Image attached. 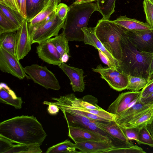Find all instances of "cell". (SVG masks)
I'll return each mask as SVG.
<instances>
[{
  "label": "cell",
  "mask_w": 153,
  "mask_h": 153,
  "mask_svg": "<svg viewBox=\"0 0 153 153\" xmlns=\"http://www.w3.org/2000/svg\"><path fill=\"white\" fill-rule=\"evenodd\" d=\"M38 44L36 53L39 58L49 64L58 66L61 64V56L52 42L48 40Z\"/></svg>",
  "instance_id": "9a60e30c"
},
{
  "label": "cell",
  "mask_w": 153,
  "mask_h": 153,
  "mask_svg": "<svg viewBox=\"0 0 153 153\" xmlns=\"http://www.w3.org/2000/svg\"><path fill=\"white\" fill-rule=\"evenodd\" d=\"M65 19L62 33L69 41H84V35L81 30L87 27L91 16L95 11H99L96 3L90 2L73 4Z\"/></svg>",
  "instance_id": "3957f363"
},
{
  "label": "cell",
  "mask_w": 153,
  "mask_h": 153,
  "mask_svg": "<svg viewBox=\"0 0 153 153\" xmlns=\"http://www.w3.org/2000/svg\"><path fill=\"white\" fill-rule=\"evenodd\" d=\"M97 0H77L76 1L73 2L75 4H80L90 2L97 1Z\"/></svg>",
  "instance_id": "f907efd6"
},
{
  "label": "cell",
  "mask_w": 153,
  "mask_h": 153,
  "mask_svg": "<svg viewBox=\"0 0 153 153\" xmlns=\"http://www.w3.org/2000/svg\"><path fill=\"white\" fill-rule=\"evenodd\" d=\"M70 57V54L67 53H65L61 57V62L63 63L66 62L68 60Z\"/></svg>",
  "instance_id": "681fc988"
},
{
  "label": "cell",
  "mask_w": 153,
  "mask_h": 153,
  "mask_svg": "<svg viewBox=\"0 0 153 153\" xmlns=\"http://www.w3.org/2000/svg\"><path fill=\"white\" fill-rule=\"evenodd\" d=\"M76 149L80 153H109L118 146L111 140L89 141L74 143Z\"/></svg>",
  "instance_id": "8fae6325"
},
{
  "label": "cell",
  "mask_w": 153,
  "mask_h": 153,
  "mask_svg": "<svg viewBox=\"0 0 153 153\" xmlns=\"http://www.w3.org/2000/svg\"><path fill=\"white\" fill-rule=\"evenodd\" d=\"M0 4L20 13L18 0H0Z\"/></svg>",
  "instance_id": "f35d334b"
},
{
  "label": "cell",
  "mask_w": 153,
  "mask_h": 153,
  "mask_svg": "<svg viewBox=\"0 0 153 153\" xmlns=\"http://www.w3.org/2000/svg\"><path fill=\"white\" fill-rule=\"evenodd\" d=\"M128 80L127 89L134 92H138L143 88L148 82L144 78L131 75L127 76Z\"/></svg>",
  "instance_id": "1f68e13d"
},
{
  "label": "cell",
  "mask_w": 153,
  "mask_h": 153,
  "mask_svg": "<svg viewBox=\"0 0 153 153\" xmlns=\"http://www.w3.org/2000/svg\"><path fill=\"white\" fill-rule=\"evenodd\" d=\"M141 91H128L120 94L108 107L107 111L117 116L134 103L140 96Z\"/></svg>",
  "instance_id": "5bb4252c"
},
{
  "label": "cell",
  "mask_w": 153,
  "mask_h": 153,
  "mask_svg": "<svg viewBox=\"0 0 153 153\" xmlns=\"http://www.w3.org/2000/svg\"><path fill=\"white\" fill-rule=\"evenodd\" d=\"M153 56L150 66L149 78L151 80L153 77Z\"/></svg>",
  "instance_id": "816d5d0a"
},
{
  "label": "cell",
  "mask_w": 153,
  "mask_h": 153,
  "mask_svg": "<svg viewBox=\"0 0 153 153\" xmlns=\"http://www.w3.org/2000/svg\"><path fill=\"white\" fill-rule=\"evenodd\" d=\"M147 128L153 138V120L146 125Z\"/></svg>",
  "instance_id": "c3c4849f"
},
{
  "label": "cell",
  "mask_w": 153,
  "mask_h": 153,
  "mask_svg": "<svg viewBox=\"0 0 153 153\" xmlns=\"http://www.w3.org/2000/svg\"><path fill=\"white\" fill-rule=\"evenodd\" d=\"M65 21L57 17L54 10L50 18L30 35L32 44L40 43L58 35L59 31L64 27Z\"/></svg>",
  "instance_id": "8992f818"
},
{
  "label": "cell",
  "mask_w": 153,
  "mask_h": 153,
  "mask_svg": "<svg viewBox=\"0 0 153 153\" xmlns=\"http://www.w3.org/2000/svg\"><path fill=\"white\" fill-rule=\"evenodd\" d=\"M55 9L52 7H44L40 12L27 22L30 35L50 18Z\"/></svg>",
  "instance_id": "603a6c76"
},
{
  "label": "cell",
  "mask_w": 153,
  "mask_h": 153,
  "mask_svg": "<svg viewBox=\"0 0 153 153\" xmlns=\"http://www.w3.org/2000/svg\"><path fill=\"white\" fill-rule=\"evenodd\" d=\"M16 36L15 32L6 33L0 35V47L16 56Z\"/></svg>",
  "instance_id": "cb8c5ba5"
},
{
  "label": "cell",
  "mask_w": 153,
  "mask_h": 153,
  "mask_svg": "<svg viewBox=\"0 0 153 153\" xmlns=\"http://www.w3.org/2000/svg\"><path fill=\"white\" fill-rule=\"evenodd\" d=\"M70 7L63 3H60L55 9L56 15L61 20H65L67 15L70 10Z\"/></svg>",
  "instance_id": "74e56055"
},
{
  "label": "cell",
  "mask_w": 153,
  "mask_h": 153,
  "mask_svg": "<svg viewBox=\"0 0 153 153\" xmlns=\"http://www.w3.org/2000/svg\"><path fill=\"white\" fill-rule=\"evenodd\" d=\"M68 125L81 127L97 132L99 128L94 122V120L86 117L75 115L62 111Z\"/></svg>",
  "instance_id": "ffe728a7"
},
{
  "label": "cell",
  "mask_w": 153,
  "mask_h": 153,
  "mask_svg": "<svg viewBox=\"0 0 153 153\" xmlns=\"http://www.w3.org/2000/svg\"><path fill=\"white\" fill-rule=\"evenodd\" d=\"M68 136L74 143L89 141L111 140L109 137L99 134L88 129L68 125Z\"/></svg>",
  "instance_id": "4fadbf2b"
},
{
  "label": "cell",
  "mask_w": 153,
  "mask_h": 153,
  "mask_svg": "<svg viewBox=\"0 0 153 153\" xmlns=\"http://www.w3.org/2000/svg\"><path fill=\"white\" fill-rule=\"evenodd\" d=\"M116 0H97L96 4L102 19L109 20L115 11Z\"/></svg>",
  "instance_id": "83f0119b"
},
{
  "label": "cell",
  "mask_w": 153,
  "mask_h": 153,
  "mask_svg": "<svg viewBox=\"0 0 153 153\" xmlns=\"http://www.w3.org/2000/svg\"><path fill=\"white\" fill-rule=\"evenodd\" d=\"M124 35L138 50L153 53V30L141 31L126 30Z\"/></svg>",
  "instance_id": "9c48e42d"
},
{
  "label": "cell",
  "mask_w": 153,
  "mask_h": 153,
  "mask_svg": "<svg viewBox=\"0 0 153 153\" xmlns=\"http://www.w3.org/2000/svg\"><path fill=\"white\" fill-rule=\"evenodd\" d=\"M0 69L20 79L27 76L24 68L15 56L0 47Z\"/></svg>",
  "instance_id": "30bf717a"
},
{
  "label": "cell",
  "mask_w": 153,
  "mask_h": 153,
  "mask_svg": "<svg viewBox=\"0 0 153 153\" xmlns=\"http://www.w3.org/2000/svg\"><path fill=\"white\" fill-rule=\"evenodd\" d=\"M59 109L56 105L53 104H50L47 108L48 113L51 115H56L59 111Z\"/></svg>",
  "instance_id": "ee69618b"
},
{
  "label": "cell",
  "mask_w": 153,
  "mask_h": 153,
  "mask_svg": "<svg viewBox=\"0 0 153 153\" xmlns=\"http://www.w3.org/2000/svg\"><path fill=\"white\" fill-rule=\"evenodd\" d=\"M0 136L13 143L41 145L47 135L36 117L22 115L1 122Z\"/></svg>",
  "instance_id": "6da1fadb"
},
{
  "label": "cell",
  "mask_w": 153,
  "mask_h": 153,
  "mask_svg": "<svg viewBox=\"0 0 153 153\" xmlns=\"http://www.w3.org/2000/svg\"><path fill=\"white\" fill-rule=\"evenodd\" d=\"M141 102L146 104H153V92L148 97L141 98L140 97Z\"/></svg>",
  "instance_id": "7dc6e473"
},
{
  "label": "cell",
  "mask_w": 153,
  "mask_h": 153,
  "mask_svg": "<svg viewBox=\"0 0 153 153\" xmlns=\"http://www.w3.org/2000/svg\"><path fill=\"white\" fill-rule=\"evenodd\" d=\"M153 92V78L149 80L141 91L140 98L147 97Z\"/></svg>",
  "instance_id": "60d3db41"
},
{
  "label": "cell",
  "mask_w": 153,
  "mask_h": 153,
  "mask_svg": "<svg viewBox=\"0 0 153 153\" xmlns=\"http://www.w3.org/2000/svg\"><path fill=\"white\" fill-rule=\"evenodd\" d=\"M97 126L111 138L118 140L129 142L124 134L121 128L116 121L104 122L95 120Z\"/></svg>",
  "instance_id": "d6986e66"
},
{
  "label": "cell",
  "mask_w": 153,
  "mask_h": 153,
  "mask_svg": "<svg viewBox=\"0 0 153 153\" xmlns=\"http://www.w3.org/2000/svg\"><path fill=\"white\" fill-rule=\"evenodd\" d=\"M48 40L53 44L61 57L65 53L70 54L68 41L62 33Z\"/></svg>",
  "instance_id": "f1b7e54d"
},
{
  "label": "cell",
  "mask_w": 153,
  "mask_h": 153,
  "mask_svg": "<svg viewBox=\"0 0 153 153\" xmlns=\"http://www.w3.org/2000/svg\"><path fill=\"white\" fill-rule=\"evenodd\" d=\"M52 99L55 102L45 101L43 104L47 105H54L62 111L84 116L99 121L108 122L115 121L116 115L103 109L93 110L87 109L82 104L81 98L77 97L73 93L60 96L59 98L53 97Z\"/></svg>",
  "instance_id": "277c9868"
},
{
  "label": "cell",
  "mask_w": 153,
  "mask_h": 153,
  "mask_svg": "<svg viewBox=\"0 0 153 153\" xmlns=\"http://www.w3.org/2000/svg\"><path fill=\"white\" fill-rule=\"evenodd\" d=\"M19 28L0 10V35L6 33L15 32Z\"/></svg>",
  "instance_id": "d6a6232c"
},
{
  "label": "cell",
  "mask_w": 153,
  "mask_h": 153,
  "mask_svg": "<svg viewBox=\"0 0 153 153\" xmlns=\"http://www.w3.org/2000/svg\"><path fill=\"white\" fill-rule=\"evenodd\" d=\"M39 143L29 144H13L12 147L5 153H40L42 152Z\"/></svg>",
  "instance_id": "484cf974"
},
{
  "label": "cell",
  "mask_w": 153,
  "mask_h": 153,
  "mask_svg": "<svg viewBox=\"0 0 153 153\" xmlns=\"http://www.w3.org/2000/svg\"><path fill=\"white\" fill-rule=\"evenodd\" d=\"M140 97V96L134 103L117 116L116 122L119 125L127 123L139 113L153 106V104H146L141 102Z\"/></svg>",
  "instance_id": "ac0fdd59"
},
{
  "label": "cell",
  "mask_w": 153,
  "mask_h": 153,
  "mask_svg": "<svg viewBox=\"0 0 153 153\" xmlns=\"http://www.w3.org/2000/svg\"><path fill=\"white\" fill-rule=\"evenodd\" d=\"M77 0H73V1H76ZM74 1V2H75Z\"/></svg>",
  "instance_id": "f5cc1de1"
},
{
  "label": "cell",
  "mask_w": 153,
  "mask_h": 153,
  "mask_svg": "<svg viewBox=\"0 0 153 153\" xmlns=\"http://www.w3.org/2000/svg\"><path fill=\"white\" fill-rule=\"evenodd\" d=\"M59 67L69 79L73 91L74 92H83L85 88L83 70L63 62H62Z\"/></svg>",
  "instance_id": "2e32d148"
},
{
  "label": "cell",
  "mask_w": 153,
  "mask_h": 153,
  "mask_svg": "<svg viewBox=\"0 0 153 153\" xmlns=\"http://www.w3.org/2000/svg\"><path fill=\"white\" fill-rule=\"evenodd\" d=\"M0 102L9 105L14 107L16 109L22 107L23 101L21 97H18L14 98L5 89L0 87Z\"/></svg>",
  "instance_id": "4dcf8cb0"
},
{
  "label": "cell",
  "mask_w": 153,
  "mask_h": 153,
  "mask_svg": "<svg viewBox=\"0 0 153 153\" xmlns=\"http://www.w3.org/2000/svg\"><path fill=\"white\" fill-rule=\"evenodd\" d=\"M126 137L129 140H134L138 143V136L140 128H126L120 126Z\"/></svg>",
  "instance_id": "d590c367"
},
{
  "label": "cell",
  "mask_w": 153,
  "mask_h": 153,
  "mask_svg": "<svg viewBox=\"0 0 153 153\" xmlns=\"http://www.w3.org/2000/svg\"><path fill=\"white\" fill-rule=\"evenodd\" d=\"M0 87H2L6 90L14 98H17V96L14 92L5 83L1 82L0 84Z\"/></svg>",
  "instance_id": "bcb514c9"
},
{
  "label": "cell",
  "mask_w": 153,
  "mask_h": 153,
  "mask_svg": "<svg viewBox=\"0 0 153 153\" xmlns=\"http://www.w3.org/2000/svg\"><path fill=\"white\" fill-rule=\"evenodd\" d=\"M143 5L147 22L153 30V0H144Z\"/></svg>",
  "instance_id": "e575fe53"
},
{
  "label": "cell",
  "mask_w": 153,
  "mask_h": 153,
  "mask_svg": "<svg viewBox=\"0 0 153 153\" xmlns=\"http://www.w3.org/2000/svg\"><path fill=\"white\" fill-rule=\"evenodd\" d=\"M92 69L94 72L99 73L101 78L106 81L113 89L120 91L127 89L128 84L127 76L117 69L104 67L100 65Z\"/></svg>",
  "instance_id": "ba28073f"
},
{
  "label": "cell",
  "mask_w": 153,
  "mask_h": 153,
  "mask_svg": "<svg viewBox=\"0 0 153 153\" xmlns=\"http://www.w3.org/2000/svg\"><path fill=\"white\" fill-rule=\"evenodd\" d=\"M126 29L113 21L99 20L95 27V34L105 48L119 62L122 55L121 39Z\"/></svg>",
  "instance_id": "5b68a950"
},
{
  "label": "cell",
  "mask_w": 153,
  "mask_h": 153,
  "mask_svg": "<svg viewBox=\"0 0 153 153\" xmlns=\"http://www.w3.org/2000/svg\"><path fill=\"white\" fill-rule=\"evenodd\" d=\"M113 21L128 30L141 31L152 29L147 22H144L129 18L126 15L120 16Z\"/></svg>",
  "instance_id": "44dd1931"
},
{
  "label": "cell",
  "mask_w": 153,
  "mask_h": 153,
  "mask_svg": "<svg viewBox=\"0 0 153 153\" xmlns=\"http://www.w3.org/2000/svg\"><path fill=\"white\" fill-rule=\"evenodd\" d=\"M81 30L84 35L83 41L84 44L92 46L97 50H100L105 54L111 61L115 65L117 68L119 65V61L113 56L98 39L95 34V27H84L82 28Z\"/></svg>",
  "instance_id": "e0dca14e"
},
{
  "label": "cell",
  "mask_w": 153,
  "mask_h": 153,
  "mask_svg": "<svg viewBox=\"0 0 153 153\" xmlns=\"http://www.w3.org/2000/svg\"><path fill=\"white\" fill-rule=\"evenodd\" d=\"M109 153H144L146 152L141 147L134 145L131 147H120L116 148L110 151Z\"/></svg>",
  "instance_id": "8d00e7d4"
},
{
  "label": "cell",
  "mask_w": 153,
  "mask_h": 153,
  "mask_svg": "<svg viewBox=\"0 0 153 153\" xmlns=\"http://www.w3.org/2000/svg\"><path fill=\"white\" fill-rule=\"evenodd\" d=\"M75 143H72L70 140L67 139L64 141L53 145L47 150L46 153H80L77 151Z\"/></svg>",
  "instance_id": "4316f807"
},
{
  "label": "cell",
  "mask_w": 153,
  "mask_h": 153,
  "mask_svg": "<svg viewBox=\"0 0 153 153\" xmlns=\"http://www.w3.org/2000/svg\"><path fill=\"white\" fill-rule=\"evenodd\" d=\"M0 153H5L11 148L13 143L10 140L0 136Z\"/></svg>",
  "instance_id": "ab89813d"
},
{
  "label": "cell",
  "mask_w": 153,
  "mask_h": 153,
  "mask_svg": "<svg viewBox=\"0 0 153 153\" xmlns=\"http://www.w3.org/2000/svg\"><path fill=\"white\" fill-rule=\"evenodd\" d=\"M45 6V0H26V20L27 22L40 12Z\"/></svg>",
  "instance_id": "d4e9b609"
},
{
  "label": "cell",
  "mask_w": 153,
  "mask_h": 153,
  "mask_svg": "<svg viewBox=\"0 0 153 153\" xmlns=\"http://www.w3.org/2000/svg\"><path fill=\"white\" fill-rule=\"evenodd\" d=\"M0 10L9 19L19 28L21 27L24 21L26 19L20 13L1 4Z\"/></svg>",
  "instance_id": "f546056e"
},
{
  "label": "cell",
  "mask_w": 153,
  "mask_h": 153,
  "mask_svg": "<svg viewBox=\"0 0 153 153\" xmlns=\"http://www.w3.org/2000/svg\"><path fill=\"white\" fill-rule=\"evenodd\" d=\"M24 68L29 79L35 83L47 89L58 90L60 88L59 82L55 75L46 66L35 64L27 66Z\"/></svg>",
  "instance_id": "52a82bcc"
},
{
  "label": "cell",
  "mask_w": 153,
  "mask_h": 153,
  "mask_svg": "<svg viewBox=\"0 0 153 153\" xmlns=\"http://www.w3.org/2000/svg\"><path fill=\"white\" fill-rule=\"evenodd\" d=\"M16 34V54L20 60L23 59L31 49V40L26 19L17 31Z\"/></svg>",
  "instance_id": "7c38bea8"
},
{
  "label": "cell",
  "mask_w": 153,
  "mask_h": 153,
  "mask_svg": "<svg viewBox=\"0 0 153 153\" xmlns=\"http://www.w3.org/2000/svg\"><path fill=\"white\" fill-rule=\"evenodd\" d=\"M61 0H45V6L52 7L55 9L57 5L60 3Z\"/></svg>",
  "instance_id": "f6af8a7d"
},
{
  "label": "cell",
  "mask_w": 153,
  "mask_h": 153,
  "mask_svg": "<svg viewBox=\"0 0 153 153\" xmlns=\"http://www.w3.org/2000/svg\"><path fill=\"white\" fill-rule=\"evenodd\" d=\"M26 0H18L20 9V14L23 17L26 19Z\"/></svg>",
  "instance_id": "7bdbcfd3"
},
{
  "label": "cell",
  "mask_w": 153,
  "mask_h": 153,
  "mask_svg": "<svg viewBox=\"0 0 153 153\" xmlns=\"http://www.w3.org/2000/svg\"><path fill=\"white\" fill-rule=\"evenodd\" d=\"M98 51L100 58L103 63L107 65L109 68L117 69V66L111 61L105 54L100 50H98Z\"/></svg>",
  "instance_id": "b9f144b4"
},
{
  "label": "cell",
  "mask_w": 153,
  "mask_h": 153,
  "mask_svg": "<svg viewBox=\"0 0 153 153\" xmlns=\"http://www.w3.org/2000/svg\"><path fill=\"white\" fill-rule=\"evenodd\" d=\"M153 120V106L136 115L131 120L121 126L126 128H141L150 123Z\"/></svg>",
  "instance_id": "7402d4cb"
},
{
  "label": "cell",
  "mask_w": 153,
  "mask_h": 153,
  "mask_svg": "<svg viewBox=\"0 0 153 153\" xmlns=\"http://www.w3.org/2000/svg\"><path fill=\"white\" fill-rule=\"evenodd\" d=\"M121 44L122 55L117 70L127 76L143 78L148 82L150 80V66L153 53L138 50L124 34Z\"/></svg>",
  "instance_id": "7a4b0ae2"
},
{
  "label": "cell",
  "mask_w": 153,
  "mask_h": 153,
  "mask_svg": "<svg viewBox=\"0 0 153 153\" xmlns=\"http://www.w3.org/2000/svg\"><path fill=\"white\" fill-rule=\"evenodd\" d=\"M139 144L148 145L153 147V138L146 126L140 128L138 136Z\"/></svg>",
  "instance_id": "836d02e7"
}]
</instances>
